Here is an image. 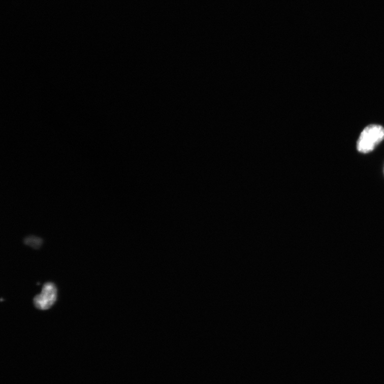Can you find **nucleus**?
Returning a JSON list of instances; mask_svg holds the SVG:
<instances>
[{
  "label": "nucleus",
  "instance_id": "nucleus-1",
  "mask_svg": "<svg viewBox=\"0 0 384 384\" xmlns=\"http://www.w3.org/2000/svg\"><path fill=\"white\" fill-rule=\"evenodd\" d=\"M384 139V128L381 125L372 124L367 126L361 133L357 142L358 151L368 153L373 150Z\"/></svg>",
  "mask_w": 384,
  "mask_h": 384
},
{
  "label": "nucleus",
  "instance_id": "nucleus-2",
  "mask_svg": "<svg viewBox=\"0 0 384 384\" xmlns=\"http://www.w3.org/2000/svg\"><path fill=\"white\" fill-rule=\"evenodd\" d=\"M58 290L52 282H47L42 287L41 293L34 298V304L41 311H46L55 304L57 300Z\"/></svg>",
  "mask_w": 384,
  "mask_h": 384
},
{
  "label": "nucleus",
  "instance_id": "nucleus-3",
  "mask_svg": "<svg viewBox=\"0 0 384 384\" xmlns=\"http://www.w3.org/2000/svg\"><path fill=\"white\" fill-rule=\"evenodd\" d=\"M44 243V240L39 237L29 236L24 239V243L28 246L36 249H39Z\"/></svg>",
  "mask_w": 384,
  "mask_h": 384
}]
</instances>
